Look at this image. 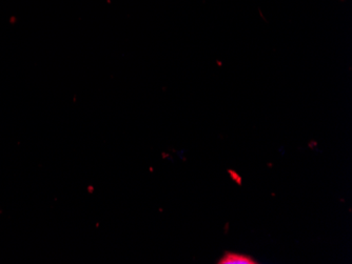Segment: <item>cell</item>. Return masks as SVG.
Segmentation results:
<instances>
[{"instance_id": "cell-1", "label": "cell", "mask_w": 352, "mask_h": 264, "mask_svg": "<svg viewBox=\"0 0 352 264\" xmlns=\"http://www.w3.org/2000/svg\"><path fill=\"white\" fill-rule=\"evenodd\" d=\"M219 263L221 264H252L256 263L252 258L249 256L241 255V254L226 253Z\"/></svg>"}]
</instances>
